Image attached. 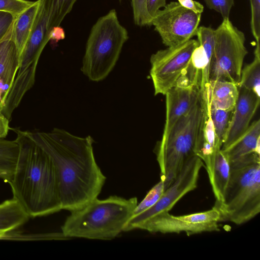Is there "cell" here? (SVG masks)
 I'll list each match as a JSON object with an SVG mask.
<instances>
[{"label":"cell","mask_w":260,"mask_h":260,"mask_svg":"<svg viewBox=\"0 0 260 260\" xmlns=\"http://www.w3.org/2000/svg\"><path fill=\"white\" fill-rule=\"evenodd\" d=\"M26 132L54 166L62 209L72 211L98 197L106 177L96 162L91 136L80 137L57 128Z\"/></svg>","instance_id":"1"},{"label":"cell","mask_w":260,"mask_h":260,"mask_svg":"<svg viewBox=\"0 0 260 260\" xmlns=\"http://www.w3.org/2000/svg\"><path fill=\"white\" fill-rule=\"evenodd\" d=\"M19 146L16 166L9 182L13 197L30 217L62 210L56 175L47 153L26 132L13 129Z\"/></svg>","instance_id":"2"},{"label":"cell","mask_w":260,"mask_h":260,"mask_svg":"<svg viewBox=\"0 0 260 260\" xmlns=\"http://www.w3.org/2000/svg\"><path fill=\"white\" fill-rule=\"evenodd\" d=\"M138 204L136 197L126 199L111 196L97 198L71 211L61 226L66 237L112 240L121 232Z\"/></svg>","instance_id":"3"},{"label":"cell","mask_w":260,"mask_h":260,"mask_svg":"<svg viewBox=\"0 0 260 260\" xmlns=\"http://www.w3.org/2000/svg\"><path fill=\"white\" fill-rule=\"evenodd\" d=\"M230 177L218 208L221 220L245 223L260 212V157L253 152L229 162Z\"/></svg>","instance_id":"4"},{"label":"cell","mask_w":260,"mask_h":260,"mask_svg":"<svg viewBox=\"0 0 260 260\" xmlns=\"http://www.w3.org/2000/svg\"><path fill=\"white\" fill-rule=\"evenodd\" d=\"M128 39V32L119 21L115 10L99 18L87 39L83 73L92 81L105 79L115 67Z\"/></svg>","instance_id":"5"},{"label":"cell","mask_w":260,"mask_h":260,"mask_svg":"<svg viewBox=\"0 0 260 260\" xmlns=\"http://www.w3.org/2000/svg\"><path fill=\"white\" fill-rule=\"evenodd\" d=\"M204 112L201 98L191 110L162 135L156 148L161 178L166 187L173 182L193 149Z\"/></svg>","instance_id":"6"},{"label":"cell","mask_w":260,"mask_h":260,"mask_svg":"<svg viewBox=\"0 0 260 260\" xmlns=\"http://www.w3.org/2000/svg\"><path fill=\"white\" fill-rule=\"evenodd\" d=\"M215 44L210 63L209 81L223 80L238 85L248 51L244 34L229 18L215 29Z\"/></svg>","instance_id":"7"},{"label":"cell","mask_w":260,"mask_h":260,"mask_svg":"<svg viewBox=\"0 0 260 260\" xmlns=\"http://www.w3.org/2000/svg\"><path fill=\"white\" fill-rule=\"evenodd\" d=\"M77 0H41L29 38L20 55L17 74L30 65L38 63L50 34L59 26L66 16L72 10Z\"/></svg>","instance_id":"8"},{"label":"cell","mask_w":260,"mask_h":260,"mask_svg":"<svg viewBox=\"0 0 260 260\" xmlns=\"http://www.w3.org/2000/svg\"><path fill=\"white\" fill-rule=\"evenodd\" d=\"M198 45L197 40L191 39L180 45L159 50L151 55L150 75L155 95H165L176 85L189 67L192 53Z\"/></svg>","instance_id":"9"},{"label":"cell","mask_w":260,"mask_h":260,"mask_svg":"<svg viewBox=\"0 0 260 260\" xmlns=\"http://www.w3.org/2000/svg\"><path fill=\"white\" fill-rule=\"evenodd\" d=\"M221 221L219 209H211L190 214L174 216L169 212L159 213L137 224L135 229L162 234L185 233L188 236L203 232L220 231L218 223Z\"/></svg>","instance_id":"10"},{"label":"cell","mask_w":260,"mask_h":260,"mask_svg":"<svg viewBox=\"0 0 260 260\" xmlns=\"http://www.w3.org/2000/svg\"><path fill=\"white\" fill-rule=\"evenodd\" d=\"M201 14L182 7L178 2H171L157 11L151 25L167 47L182 44L196 35Z\"/></svg>","instance_id":"11"},{"label":"cell","mask_w":260,"mask_h":260,"mask_svg":"<svg viewBox=\"0 0 260 260\" xmlns=\"http://www.w3.org/2000/svg\"><path fill=\"white\" fill-rule=\"evenodd\" d=\"M204 166L202 160L194 154L188 157L158 201L146 211L131 217L125 224L123 232L134 230L138 223L161 212H169L180 199L197 187L199 173Z\"/></svg>","instance_id":"12"},{"label":"cell","mask_w":260,"mask_h":260,"mask_svg":"<svg viewBox=\"0 0 260 260\" xmlns=\"http://www.w3.org/2000/svg\"><path fill=\"white\" fill-rule=\"evenodd\" d=\"M259 102L260 96L254 92L239 88V97L223 140L221 150L228 148L246 131Z\"/></svg>","instance_id":"13"},{"label":"cell","mask_w":260,"mask_h":260,"mask_svg":"<svg viewBox=\"0 0 260 260\" xmlns=\"http://www.w3.org/2000/svg\"><path fill=\"white\" fill-rule=\"evenodd\" d=\"M165 95L166 119L162 135L167 134L180 118L191 110L199 101L201 92L200 88L196 86L177 84Z\"/></svg>","instance_id":"14"},{"label":"cell","mask_w":260,"mask_h":260,"mask_svg":"<svg viewBox=\"0 0 260 260\" xmlns=\"http://www.w3.org/2000/svg\"><path fill=\"white\" fill-rule=\"evenodd\" d=\"M204 112L199 131L196 141L193 154L203 162L210 183L212 181L215 160L221 143L217 137L212 120L204 101Z\"/></svg>","instance_id":"15"},{"label":"cell","mask_w":260,"mask_h":260,"mask_svg":"<svg viewBox=\"0 0 260 260\" xmlns=\"http://www.w3.org/2000/svg\"><path fill=\"white\" fill-rule=\"evenodd\" d=\"M20 53L14 42L8 38L0 43V112L19 67Z\"/></svg>","instance_id":"16"},{"label":"cell","mask_w":260,"mask_h":260,"mask_svg":"<svg viewBox=\"0 0 260 260\" xmlns=\"http://www.w3.org/2000/svg\"><path fill=\"white\" fill-rule=\"evenodd\" d=\"M201 94L210 106L233 111L239 97V87L237 84L230 81L211 80Z\"/></svg>","instance_id":"17"},{"label":"cell","mask_w":260,"mask_h":260,"mask_svg":"<svg viewBox=\"0 0 260 260\" xmlns=\"http://www.w3.org/2000/svg\"><path fill=\"white\" fill-rule=\"evenodd\" d=\"M260 120L253 121L246 131L226 149L221 150L229 162L244 155L259 154Z\"/></svg>","instance_id":"18"},{"label":"cell","mask_w":260,"mask_h":260,"mask_svg":"<svg viewBox=\"0 0 260 260\" xmlns=\"http://www.w3.org/2000/svg\"><path fill=\"white\" fill-rule=\"evenodd\" d=\"M41 0H38L17 16L12 28L11 39L20 54L31 35Z\"/></svg>","instance_id":"19"},{"label":"cell","mask_w":260,"mask_h":260,"mask_svg":"<svg viewBox=\"0 0 260 260\" xmlns=\"http://www.w3.org/2000/svg\"><path fill=\"white\" fill-rule=\"evenodd\" d=\"M30 218L20 204L12 198L0 204V235L21 226Z\"/></svg>","instance_id":"20"},{"label":"cell","mask_w":260,"mask_h":260,"mask_svg":"<svg viewBox=\"0 0 260 260\" xmlns=\"http://www.w3.org/2000/svg\"><path fill=\"white\" fill-rule=\"evenodd\" d=\"M229 177L230 164L220 149L216 154L212 181L210 183L216 199L214 206L217 208L220 207L223 202Z\"/></svg>","instance_id":"21"},{"label":"cell","mask_w":260,"mask_h":260,"mask_svg":"<svg viewBox=\"0 0 260 260\" xmlns=\"http://www.w3.org/2000/svg\"><path fill=\"white\" fill-rule=\"evenodd\" d=\"M19 152L17 142L0 140V178L9 183L14 174Z\"/></svg>","instance_id":"22"},{"label":"cell","mask_w":260,"mask_h":260,"mask_svg":"<svg viewBox=\"0 0 260 260\" xmlns=\"http://www.w3.org/2000/svg\"><path fill=\"white\" fill-rule=\"evenodd\" d=\"M254 55L253 60L243 67L238 85L260 96V47L256 46Z\"/></svg>","instance_id":"23"},{"label":"cell","mask_w":260,"mask_h":260,"mask_svg":"<svg viewBox=\"0 0 260 260\" xmlns=\"http://www.w3.org/2000/svg\"><path fill=\"white\" fill-rule=\"evenodd\" d=\"M202 99L212 120L215 134L222 145L233 110L215 108L210 106L203 98Z\"/></svg>","instance_id":"24"},{"label":"cell","mask_w":260,"mask_h":260,"mask_svg":"<svg viewBox=\"0 0 260 260\" xmlns=\"http://www.w3.org/2000/svg\"><path fill=\"white\" fill-rule=\"evenodd\" d=\"M166 188L165 180L161 178L149 191L141 202L137 204L131 217L136 216L153 206L160 199Z\"/></svg>","instance_id":"25"},{"label":"cell","mask_w":260,"mask_h":260,"mask_svg":"<svg viewBox=\"0 0 260 260\" xmlns=\"http://www.w3.org/2000/svg\"><path fill=\"white\" fill-rule=\"evenodd\" d=\"M215 29L204 26L198 27L196 32L199 45L204 48L210 64L215 47Z\"/></svg>","instance_id":"26"},{"label":"cell","mask_w":260,"mask_h":260,"mask_svg":"<svg viewBox=\"0 0 260 260\" xmlns=\"http://www.w3.org/2000/svg\"><path fill=\"white\" fill-rule=\"evenodd\" d=\"M134 20L140 26L151 25L152 18L146 8V0H132Z\"/></svg>","instance_id":"27"},{"label":"cell","mask_w":260,"mask_h":260,"mask_svg":"<svg viewBox=\"0 0 260 260\" xmlns=\"http://www.w3.org/2000/svg\"><path fill=\"white\" fill-rule=\"evenodd\" d=\"M34 2L26 0H0V11L10 13L16 17Z\"/></svg>","instance_id":"28"},{"label":"cell","mask_w":260,"mask_h":260,"mask_svg":"<svg viewBox=\"0 0 260 260\" xmlns=\"http://www.w3.org/2000/svg\"><path fill=\"white\" fill-rule=\"evenodd\" d=\"M251 9L250 26L256 45H259L260 0H249Z\"/></svg>","instance_id":"29"},{"label":"cell","mask_w":260,"mask_h":260,"mask_svg":"<svg viewBox=\"0 0 260 260\" xmlns=\"http://www.w3.org/2000/svg\"><path fill=\"white\" fill-rule=\"evenodd\" d=\"M15 18L10 13L0 11V43L11 38Z\"/></svg>","instance_id":"30"},{"label":"cell","mask_w":260,"mask_h":260,"mask_svg":"<svg viewBox=\"0 0 260 260\" xmlns=\"http://www.w3.org/2000/svg\"><path fill=\"white\" fill-rule=\"evenodd\" d=\"M206 6L210 9L219 13L223 19L229 18L234 0H204Z\"/></svg>","instance_id":"31"},{"label":"cell","mask_w":260,"mask_h":260,"mask_svg":"<svg viewBox=\"0 0 260 260\" xmlns=\"http://www.w3.org/2000/svg\"><path fill=\"white\" fill-rule=\"evenodd\" d=\"M166 0H146V8L148 13L153 18L160 8L166 5Z\"/></svg>","instance_id":"32"},{"label":"cell","mask_w":260,"mask_h":260,"mask_svg":"<svg viewBox=\"0 0 260 260\" xmlns=\"http://www.w3.org/2000/svg\"><path fill=\"white\" fill-rule=\"evenodd\" d=\"M183 7L196 13L202 14L204 11V6L200 3L193 0H177Z\"/></svg>","instance_id":"33"},{"label":"cell","mask_w":260,"mask_h":260,"mask_svg":"<svg viewBox=\"0 0 260 260\" xmlns=\"http://www.w3.org/2000/svg\"><path fill=\"white\" fill-rule=\"evenodd\" d=\"M9 120L0 112V140L5 138L8 135L10 127Z\"/></svg>","instance_id":"34"},{"label":"cell","mask_w":260,"mask_h":260,"mask_svg":"<svg viewBox=\"0 0 260 260\" xmlns=\"http://www.w3.org/2000/svg\"><path fill=\"white\" fill-rule=\"evenodd\" d=\"M65 38V34L63 29L60 26L54 27L50 34V40L56 43L59 41Z\"/></svg>","instance_id":"35"}]
</instances>
